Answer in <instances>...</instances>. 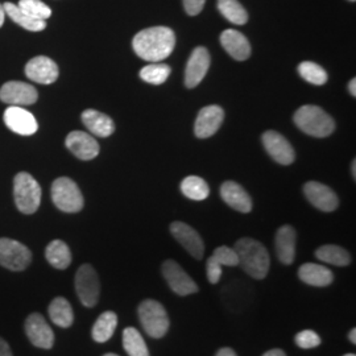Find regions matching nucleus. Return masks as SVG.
Listing matches in <instances>:
<instances>
[{
	"label": "nucleus",
	"instance_id": "6",
	"mask_svg": "<svg viewBox=\"0 0 356 356\" xmlns=\"http://www.w3.org/2000/svg\"><path fill=\"white\" fill-rule=\"evenodd\" d=\"M51 200L61 211L78 213L83 209V195L73 179L57 178L51 185Z\"/></svg>",
	"mask_w": 356,
	"mask_h": 356
},
{
	"label": "nucleus",
	"instance_id": "26",
	"mask_svg": "<svg viewBox=\"0 0 356 356\" xmlns=\"http://www.w3.org/2000/svg\"><path fill=\"white\" fill-rule=\"evenodd\" d=\"M3 7H4L6 15H8L16 24L23 26L26 31L40 32V31H44L47 26L45 20H38V19L29 16L19 6H16L13 3H4Z\"/></svg>",
	"mask_w": 356,
	"mask_h": 356
},
{
	"label": "nucleus",
	"instance_id": "10",
	"mask_svg": "<svg viewBox=\"0 0 356 356\" xmlns=\"http://www.w3.org/2000/svg\"><path fill=\"white\" fill-rule=\"evenodd\" d=\"M38 98V90L26 82L11 81L0 89V99L10 106H29L36 103Z\"/></svg>",
	"mask_w": 356,
	"mask_h": 356
},
{
	"label": "nucleus",
	"instance_id": "8",
	"mask_svg": "<svg viewBox=\"0 0 356 356\" xmlns=\"http://www.w3.org/2000/svg\"><path fill=\"white\" fill-rule=\"evenodd\" d=\"M32 261L29 248L8 238L0 239V266L15 272L24 270Z\"/></svg>",
	"mask_w": 356,
	"mask_h": 356
},
{
	"label": "nucleus",
	"instance_id": "3",
	"mask_svg": "<svg viewBox=\"0 0 356 356\" xmlns=\"http://www.w3.org/2000/svg\"><path fill=\"white\" fill-rule=\"evenodd\" d=\"M294 123L302 132L314 138H327L335 129V122L330 115L318 106H302L294 114Z\"/></svg>",
	"mask_w": 356,
	"mask_h": 356
},
{
	"label": "nucleus",
	"instance_id": "34",
	"mask_svg": "<svg viewBox=\"0 0 356 356\" xmlns=\"http://www.w3.org/2000/svg\"><path fill=\"white\" fill-rule=\"evenodd\" d=\"M298 73L305 79L306 82L317 85V86L326 83L327 78H329L327 73L325 72V69L322 66H319L316 63H310V61L301 63L298 66Z\"/></svg>",
	"mask_w": 356,
	"mask_h": 356
},
{
	"label": "nucleus",
	"instance_id": "46",
	"mask_svg": "<svg viewBox=\"0 0 356 356\" xmlns=\"http://www.w3.org/2000/svg\"><path fill=\"white\" fill-rule=\"evenodd\" d=\"M353 177H354V179L356 178V163L355 160L353 161Z\"/></svg>",
	"mask_w": 356,
	"mask_h": 356
},
{
	"label": "nucleus",
	"instance_id": "25",
	"mask_svg": "<svg viewBox=\"0 0 356 356\" xmlns=\"http://www.w3.org/2000/svg\"><path fill=\"white\" fill-rule=\"evenodd\" d=\"M49 317L51 322L60 327H70L74 322V313L72 305L64 297H57L49 305Z\"/></svg>",
	"mask_w": 356,
	"mask_h": 356
},
{
	"label": "nucleus",
	"instance_id": "28",
	"mask_svg": "<svg viewBox=\"0 0 356 356\" xmlns=\"http://www.w3.org/2000/svg\"><path fill=\"white\" fill-rule=\"evenodd\" d=\"M317 259L327 263L331 266H337V267H346L351 263V256L350 254L339 245H334V244H327V245H322L316 251Z\"/></svg>",
	"mask_w": 356,
	"mask_h": 356
},
{
	"label": "nucleus",
	"instance_id": "20",
	"mask_svg": "<svg viewBox=\"0 0 356 356\" xmlns=\"http://www.w3.org/2000/svg\"><path fill=\"white\" fill-rule=\"evenodd\" d=\"M220 44L225 51L236 61H245L251 56L250 41L243 33L235 29H226L222 32Z\"/></svg>",
	"mask_w": 356,
	"mask_h": 356
},
{
	"label": "nucleus",
	"instance_id": "36",
	"mask_svg": "<svg viewBox=\"0 0 356 356\" xmlns=\"http://www.w3.org/2000/svg\"><path fill=\"white\" fill-rule=\"evenodd\" d=\"M213 257L216 259V261L223 267H235L239 264V260H238V254L235 252L234 248H229L227 245H222V247H218Z\"/></svg>",
	"mask_w": 356,
	"mask_h": 356
},
{
	"label": "nucleus",
	"instance_id": "14",
	"mask_svg": "<svg viewBox=\"0 0 356 356\" xmlns=\"http://www.w3.org/2000/svg\"><path fill=\"white\" fill-rule=\"evenodd\" d=\"M170 232L189 254L201 260L204 257V244L201 235L186 223L175 222L170 225Z\"/></svg>",
	"mask_w": 356,
	"mask_h": 356
},
{
	"label": "nucleus",
	"instance_id": "33",
	"mask_svg": "<svg viewBox=\"0 0 356 356\" xmlns=\"http://www.w3.org/2000/svg\"><path fill=\"white\" fill-rule=\"evenodd\" d=\"M170 76V67L161 63H153V64L144 66L140 70V78L143 81L152 83V85H161Z\"/></svg>",
	"mask_w": 356,
	"mask_h": 356
},
{
	"label": "nucleus",
	"instance_id": "19",
	"mask_svg": "<svg viewBox=\"0 0 356 356\" xmlns=\"http://www.w3.org/2000/svg\"><path fill=\"white\" fill-rule=\"evenodd\" d=\"M26 76L42 85H51L58 78V66L45 56L32 58L26 66Z\"/></svg>",
	"mask_w": 356,
	"mask_h": 356
},
{
	"label": "nucleus",
	"instance_id": "12",
	"mask_svg": "<svg viewBox=\"0 0 356 356\" xmlns=\"http://www.w3.org/2000/svg\"><path fill=\"white\" fill-rule=\"evenodd\" d=\"M26 332L31 343L38 348L49 350L53 347L54 332L41 314L33 313L26 318Z\"/></svg>",
	"mask_w": 356,
	"mask_h": 356
},
{
	"label": "nucleus",
	"instance_id": "15",
	"mask_svg": "<svg viewBox=\"0 0 356 356\" xmlns=\"http://www.w3.org/2000/svg\"><path fill=\"white\" fill-rule=\"evenodd\" d=\"M304 193L307 201L321 211L330 213L334 211L339 204L338 195L329 186L321 182H316V181L307 182L304 186Z\"/></svg>",
	"mask_w": 356,
	"mask_h": 356
},
{
	"label": "nucleus",
	"instance_id": "45",
	"mask_svg": "<svg viewBox=\"0 0 356 356\" xmlns=\"http://www.w3.org/2000/svg\"><path fill=\"white\" fill-rule=\"evenodd\" d=\"M4 17H6V11H4V7L0 4V26L4 23Z\"/></svg>",
	"mask_w": 356,
	"mask_h": 356
},
{
	"label": "nucleus",
	"instance_id": "35",
	"mask_svg": "<svg viewBox=\"0 0 356 356\" xmlns=\"http://www.w3.org/2000/svg\"><path fill=\"white\" fill-rule=\"evenodd\" d=\"M17 6L29 16L38 20H47L51 17V8L41 0H20Z\"/></svg>",
	"mask_w": 356,
	"mask_h": 356
},
{
	"label": "nucleus",
	"instance_id": "4",
	"mask_svg": "<svg viewBox=\"0 0 356 356\" xmlns=\"http://www.w3.org/2000/svg\"><path fill=\"white\" fill-rule=\"evenodd\" d=\"M13 197L17 209L24 214L38 211L41 202V188L29 173L22 172L13 179Z\"/></svg>",
	"mask_w": 356,
	"mask_h": 356
},
{
	"label": "nucleus",
	"instance_id": "40",
	"mask_svg": "<svg viewBox=\"0 0 356 356\" xmlns=\"http://www.w3.org/2000/svg\"><path fill=\"white\" fill-rule=\"evenodd\" d=\"M0 356H13L10 346L1 338H0Z\"/></svg>",
	"mask_w": 356,
	"mask_h": 356
},
{
	"label": "nucleus",
	"instance_id": "38",
	"mask_svg": "<svg viewBox=\"0 0 356 356\" xmlns=\"http://www.w3.org/2000/svg\"><path fill=\"white\" fill-rule=\"evenodd\" d=\"M206 269H207V279L210 281V284H216L218 281L220 280V277H222V266L216 261L213 256H210L207 259Z\"/></svg>",
	"mask_w": 356,
	"mask_h": 356
},
{
	"label": "nucleus",
	"instance_id": "48",
	"mask_svg": "<svg viewBox=\"0 0 356 356\" xmlns=\"http://www.w3.org/2000/svg\"><path fill=\"white\" fill-rule=\"evenodd\" d=\"M343 356H356L355 354H346V355Z\"/></svg>",
	"mask_w": 356,
	"mask_h": 356
},
{
	"label": "nucleus",
	"instance_id": "49",
	"mask_svg": "<svg viewBox=\"0 0 356 356\" xmlns=\"http://www.w3.org/2000/svg\"><path fill=\"white\" fill-rule=\"evenodd\" d=\"M351 1H355V0H351Z\"/></svg>",
	"mask_w": 356,
	"mask_h": 356
},
{
	"label": "nucleus",
	"instance_id": "47",
	"mask_svg": "<svg viewBox=\"0 0 356 356\" xmlns=\"http://www.w3.org/2000/svg\"><path fill=\"white\" fill-rule=\"evenodd\" d=\"M103 356H119V355H116V354H106V355H103Z\"/></svg>",
	"mask_w": 356,
	"mask_h": 356
},
{
	"label": "nucleus",
	"instance_id": "24",
	"mask_svg": "<svg viewBox=\"0 0 356 356\" xmlns=\"http://www.w3.org/2000/svg\"><path fill=\"white\" fill-rule=\"evenodd\" d=\"M298 277L307 285L318 286V288L329 286L334 280L332 272L329 268L314 264V263H306L304 266H301L298 269Z\"/></svg>",
	"mask_w": 356,
	"mask_h": 356
},
{
	"label": "nucleus",
	"instance_id": "37",
	"mask_svg": "<svg viewBox=\"0 0 356 356\" xmlns=\"http://www.w3.org/2000/svg\"><path fill=\"white\" fill-rule=\"evenodd\" d=\"M296 344L304 350H309V348H316L321 344V338L316 331L313 330H304L300 331L296 335Z\"/></svg>",
	"mask_w": 356,
	"mask_h": 356
},
{
	"label": "nucleus",
	"instance_id": "1",
	"mask_svg": "<svg viewBox=\"0 0 356 356\" xmlns=\"http://www.w3.org/2000/svg\"><path fill=\"white\" fill-rule=\"evenodd\" d=\"M176 45L175 32L168 26H152L139 32L132 41L135 53L145 61L161 63Z\"/></svg>",
	"mask_w": 356,
	"mask_h": 356
},
{
	"label": "nucleus",
	"instance_id": "42",
	"mask_svg": "<svg viewBox=\"0 0 356 356\" xmlns=\"http://www.w3.org/2000/svg\"><path fill=\"white\" fill-rule=\"evenodd\" d=\"M263 356H286V354L280 350V348H273V350H270V351H268Z\"/></svg>",
	"mask_w": 356,
	"mask_h": 356
},
{
	"label": "nucleus",
	"instance_id": "7",
	"mask_svg": "<svg viewBox=\"0 0 356 356\" xmlns=\"http://www.w3.org/2000/svg\"><path fill=\"white\" fill-rule=\"evenodd\" d=\"M76 289L83 305L92 307L98 304L101 293L99 277L95 269L89 264H83L76 270Z\"/></svg>",
	"mask_w": 356,
	"mask_h": 356
},
{
	"label": "nucleus",
	"instance_id": "29",
	"mask_svg": "<svg viewBox=\"0 0 356 356\" xmlns=\"http://www.w3.org/2000/svg\"><path fill=\"white\" fill-rule=\"evenodd\" d=\"M45 256L49 264L57 269H66L72 263V252L66 243L53 241L45 250Z\"/></svg>",
	"mask_w": 356,
	"mask_h": 356
},
{
	"label": "nucleus",
	"instance_id": "16",
	"mask_svg": "<svg viewBox=\"0 0 356 356\" xmlns=\"http://www.w3.org/2000/svg\"><path fill=\"white\" fill-rule=\"evenodd\" d=\"M4 123L15 134L31 136L36 134L38 124L35 116L19 106H10L4 111Z\"/></svg>",
	"mask_w": 356,
	"mask_h": 356
},
{
	"label": "nucleus",
	"instance_id": "32",
	"mask_svg": "<svg viewBox=\"0 0 356 356\" xmlns=\"http://www.w3.org/2000/svg\"><path fill=\"white\" fill-rule=\"evenodd\" d=\"M218 10L232 24L243 26L248 22V13L238 0H218Z\"/></svg>",
	"mask_w": 356,
	"mask_h": 356
},
{
	"label": "nucleus",
	"instance_id": "11",
	"mask_svg": "<svg viewBox=\"0 0 356 356\" xmlns=\"http://www.w3.org/2000/svg\"><path fill=\"white\" fill-rule=\"evenodd\" d=\"M263 145H264L268 154L277 164L291 165L296 159V152H294L291 143L276 131L264 132Z\"/></svg>",
	"mask_w": 356,
	"mask_h": 356
},
{
	"label": "nucleus",
	"instance_id": "2",
	"mask_svg": "<svg viewBox=\"0 0 356 356\" xmlns=\"http://www.w3.org/2000/svg\"><path fill=\"white\" fill-rule=\"evenodd\" d=\"M239 264L244 272L256 280H263L269 272L270 259L267 248L251 238H242L235 244Z\"/></svg>",
	"mask_w": 356,
	"mask_h": 356
},
{
	"label": "nucleus",
	"instance_id": "30",
	"mask_svg": "<svg viewBox=\"0 0 356 356\" xmlns=\"http://www.w3.org/2000/svg\"><path fill=\"white\" fill-rule=\"evenodd\" d=\"M181 191L189 200L204 201L210 194V188L204 178L189 176L181 182Z\"/></svg>",
	"mask_w": 356,
	"mask_h": 356
},
{
	"label": "nucleus",
	"instance_id": "39",
	"mask_svg": "<svg viewBox=\"0 0 356 356\" xmlns=\"http://www.w3.org/2000/svg\"><path fill=\"white\" fill-rule=\"evenodd\" d=\"M204 1L206 0H184L185 11L191 16H197L204 10Z\"/></svg>",
	"mask_w": 356,
	"mask_h": 356
},
{
	"label": "nucleus",
	"instance_id": "21",
	"mask_svg": "<svg viewBox=\"0 0 356 356\" xmlns=\"http://www.w3.org/2000/svg\"><path fill=\"white\" fill-rule=\"evenodd\" d=\"M222 200L239 213H250L252 210V200L242 186L234 181H227L220 188Z\"/></svg>",
	"mask_w": 356,
	"mask_h": 356
},
{
	"label": "nucleus",
	"instance_id": "23",
	"mask_svg": "<svg viewBox=\"0 0 356 356\" xmlns=\"http://www.w3.org/2000/svg\"><path fill=\"white\" fill-rule=\"evenodd\" d=\"M82 122L90 132L98 138H108L114 134L113 119L97 110H86L82 114Z\"/></svg>",
	"mask_w": 356,
	"mask_h": 356
},
{
	"label": "nucleus",
	"instance_id": "13",
	"mask_svg": "<svg viewBox=\"0 0 356 356\" xmlns=\"http://www.w3.org/2000/svg\"><path fill=\"white\" fill-rule=\"evenodd\" d=\"M210 63L211 57L206 48L198 47L193 51L185 70V85L188 89H194L202 82L210 67Z\"/></svg>",
	"mask_w": 356,
	"mask_h": 356
},
{
	"label": "nucleus",
	"instance_id": "5",
	"mask_svg": "<svg viewBox=\"0 0 356 356\" xmlns=\"http://www.w3.org/2000/svg\"><path fill=\"white\" fill-rule=\"evenodd\" d=\"M139 319L144 331L154 339H160L165 337L169 330V317L166 313L165 307L159 301L154 300H145L143 301L139 309Z\"/></svg>",
	"mask_w": 356,
	"mask_h": 356
},
{
	"label": "nucleus",
	"instance_id": "31",
	"mask_svg": "<svg viewBox=\"0 0 356 356\" xmlns=\"http://www.w3.org/2000/svg\"><path fill=\"white\" fill-rule=\"evenodd\" d=\"M123 347L129 356H149L144 338L135 327H127L123 331Z\"/></svg>",
	"mask_w": 356,
	"mask_h": 356
},
{
	"label": "nucleus",
	"instance_id": "27",
	"mask_svg": "<svg viewBox=\"0 0 356 356\" xmlns=\"http://www.w3.org/2000/svg\"><path fill=\"white\" fill-rule=\"evenodd\" d=\"M116 326H118V316L114 312H104L92 326V339L98 343H104L110 341L114 335Z\"/></svg>",
	"mask_w": 356,
	"mask_h": 356
},
{
	"label": "nucleus",
	"instance_id": "41",
	"mask_svg": "<svg viewBox=\"0 0 356 356\" xmlns=\"http://www.w3.org/2000/svg\"><path fill=\"white\" fill-rule=\"evenodd\" d=\"M216 356H236V354H235V351H234L232 348L225 347V348H220V350L216 353Z\"/></svg>",
	"mask_w": 356,
	"mask_h": 356
},
{
	"label": "nucleus",
	"instance_id": "22",
	"mask_svg": "<svg viewBox=\"0 0 356 356\" xmlns=\"http://www.w3.org/2000/svg\"><path fill=\"white\" fill-rule=\"evenodd\" d=\"M297 234L292 226H282L276 234V254L282 264L291 266L296 257Z\"/></svg>",
	"mask_w": 356,
	"mask_h": 356
},
{
	"label": "nucleus",
	"instance_id": "18",
	"mask_svg": "<svg viewBox=\"0 0 356 356\" xmlns=\"http://www.w3.org/2000/svg\"><path fill=\"white\" fill-rule=\"evenodd\" d=\"M225 120V111L219 106L204 107L197 116L194 132L200 139H206L216 135Z\"/></svg>",
	"mask_w": 356,
	"mask_h": 356
},
{
	"label": "nucleus",
	"instance_id": "43",
	"mask_svg": "<svg viewBox=\"0 0 356 356\" xmlns=\"http://www.w3.org/2000/svg\"><path fill=\"white\" fill-rule=\"evenodd\" d=\"M348 90H350V92H351V95H353V97H356V79H355V78H353V79H351V82H350V85H348Z\"/></svg>",
	"mask_w": 356,
	"mask_h": 356
},
{
	"label": "nucleus",
	"instance_id": "17",
	"mask_svg": "<svg viewBox=\"0 0 356 356\" xmlns=\"http://www.w3.org/2000/svg\"><path fill=\"white\" fill-rule=\"evenodd\" d=\"M67 149L79 160L89 161L98 156L99 144L91 135L83 131H73L65 141Z\"/></svg>",
	"mask_w": 356,
	"mask_h": 356
},
{
	"label": "nucleus",
	"instance_id": "9",
	"mask_svg": "<svg viewBox=\"0 0 356 356\" xmlns=\"http://www.w3.org/2000/svg\"><path fill=\"white\" fill-rule=\"evenodd\" d=\"M161 272L169 288L178 296H189L198 292L195 281L191 279L177 261L166 260L161 267Z\"/></svg>",
	"mask_w": 356,
	"mask_h": 356
},
{
	"label": "nucleus",
	"instance_id": "44",
	"mask_svg": "<svg viewBox=\"0 0 356 356\" xmlns=\"http://www.w3.org/2000/svg\"><path fill=\"white\" fill-rule=\"evenodd\" d=\"M348 338H350L351 343L356 344V329H353V330L350 331V334H348Z\"/></svg>",
	"mask_w": 356,
	"mask_h": 356
}]
</instances>
